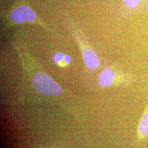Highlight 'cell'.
<instances>
[{"mask_svg":"<svg viewBox=\"0 0 148 148\" xmlns=\"http://www.w3.org/2000/svg\"><path fill=\"white\" fill-rule=\"evenodd\" d=\"M32 84L38 92L49 96H58L62 93L60 86L47 74L38 73L32 79Z\"/></svg>","mask_w":148,"mask_h":148,"instance_id":"cell-1","label":"cell"},{"mask_svg":"<svg viewBox=\"0 0 148 148\" xmlns=\"http://www.w3.org/2000/svg\"><path fill=\"white\" fill-rule=\"evenodd\" d=\"M122 3L129 16L148 14V0H122Z\"/></svg>","mask_w":148,"mask_h":148,"instance_id":"cell-2","label":"cell"},{"mask_svg":"<svg viewBox=\"0 0 148 148\" xmlns=\"http://www.w3.org/2000/svg\"><path fill=\"white\" fill-rule=\"evenodd\" d=\"M36 18L35 12L27 6H21L11 13L10 19L15 23H23L34 21Z\"/></svg>","mask_w":148,"mask_h":148,"instance_id":"cell-3","label":"cell"},{"mask_svg":"<svg viewBox=\"0 0 148 148\" xmlns=\"http://www.w3.org/2000/svg\"><path fill=\"white\" fill-rule=\"evenodd\" d=\"M84 59L86 66L90 69H97L99 65V60L98 56L92 49L86 50L84 54Z\"/></svg>","mask_w":148,"mask_h":148,"instance_id":"cell-4","label":"cell"},{"mask_svg":"<svg viewBox=\"0 0 148 148\" xmlns=\"http://www.w3.org/2000/svg\"><path fill=\"white\" fill-rule=\"evenodd\" d=\"M115 73L111 68L104 69L101 73L98 81L99 84L102 87H108L112 84L115 79Z\"/></svg>","mask_w":148,"mask_h":148,"instance_id":"cell-5","label":"cell"},{"mask_svg":"<svg viewBox=\"0 0 148 148\" xmlns=\"http://www.w3.org/2000/svg\"><path fill=\"white\" fill-rule=\"evenodd\" d=\"M137 133L139 139H143L148 134V110L144 112L139 122Z\"/></svg>","mask_w":148,"mask_h":148,"instance_id":"cell-6","label":"cell"},{"mask_svg":"<svg viewBox=\"0 0 148 148\" xmlns=\"http://www.w3.org/2000/svg\"><path fill=\"white\" fill-rule=\"evenodd\" d=\"M65 54L61 52H59V53H56L54 56V61L57 63H59V62H60L62 60H63L65 58Z\"/></svg>","mask_w":148,"mask_h":148,"instance_id":"cell-7","label":"cell"},{"mask_svg":"<svg viewBox=\"0 0 148 148\" xmlns=\"http://www.w3.org/2000/svg\"><path fill=\"white\" fill-rule=\"evenodd\" d=\"M64 61L66 64H69L71 62V57L69 55H66L64 58Z\"/></svg>","mask_w":148,"mask_h":148,"instance_id":"cell-8","label":"cell"}]
</instances>
